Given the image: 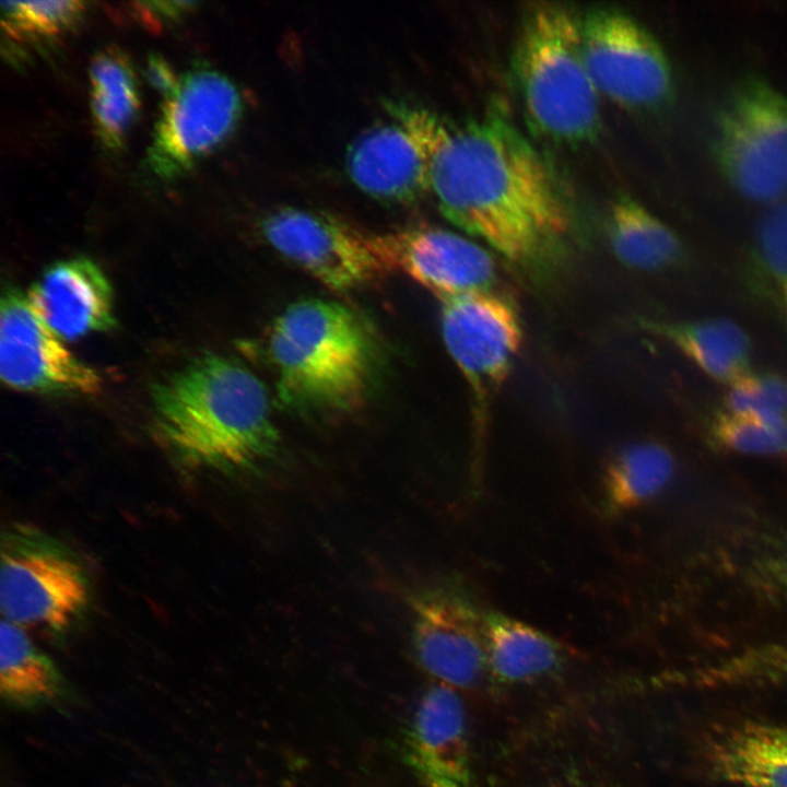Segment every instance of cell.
Listing matches in <instances>:
<instances>
[{"instance_id":"obj_30","label":"cell","mask_w":787,"mask_h":787,"mask_svg":"<svg viewBox=\"0 0 787 787\" xmlns=\"http://www.w3.org/2000/svg\"><path fill=\"white\" fill-rule=\"evenodd\" d=\"M763 682L787 681V645L764 648L759 660Z\"/></svg>"},{"instance_id":"obj_9","label":"cell","mask_w":787,"mask_h":787,"mask_svg":"<svg viewBox=\"0 0 787 787\" xmlns=\"http://www.w3.org/2000/svg\"><path fill=\"white\" fill-rule=\"evenodd\" d=\"M585 62L599 94L627 108H649L669 96L672 75L656 38L629 14L589 10L579 20Z\"/></svg>"},{"instance_id":"obj_8","label":"cell","mask_w":787,"mask_h":787,"mask_svg":"<svg viewBox=\"0 0 787 787\" xmlns=\"http://www.w3.org/2000/svg\"><path fill=\"white\" fill-rule=\"evenodd\" d=\"M411 641L420 667L451 689L474 685L488 665L484 613L454 579L411 591Z\"/></svg>"},{"instance_id":"obj_31","label":"cell","mask_w":787,"mask_h":787,"mask_svg":"<svg viewBox=\"0 0 787 787\" xmlns=\"http://www.w3.org/2000/svg\"><path fill=\"white\" fill-rule=\"evenodd\" d=\"M770 572L778 586L787 592V550L772 561Z\"/></svg>"},{"instance_id":"obj_11","label":"cell","mask_w":787,"mask_h":787,"mask_svg":"<svg viewBox=\"0 0 787 787\" xmlns=\"http://www.w3.org/2000/svg\"><path fill=\"white\" fill-rule=\"evenodd\" d=\"M261 231L278 252L331 290L357 289L389 271L372 236L325 211L279 207L265 215Z\"/></svg>"},{"instance_id":"obj_29","label":"cell","mask_w":787,"mask_h":787,"mask_svg":"<svg viewBox=\"0 0 787 787\" xmlns=\"http://www.w3.org/2000/svg\"><path fill=\"white\" fill-rule=\"evenodd\" d=\"M145 78L164 99L176 92L180 80V78L176 77L174 69L166 59L158 54L149 55L145 64Z\"/></svg>"},{"instance_id":"obj_19","label":"cell","mask_w":787,"mask_h":787,"mask_svg":"<svg viewBox=\"0 0 787 787\" xmlns=\"http://www.w3.org/2000/svg\"><path fill=\"white\" fill-rule=\"evenodd\" d=\"M93 129L108 151L122 148L140 110V95L129 57L117 47L98 50L90 61Z\"/></svg>"},{"instance_id":"obj_4","label":"cell","mask_w":787,"mask_h":787,"mask_svg":"<svg viewBox=\"0 0 787 787\" xmlns=\"http://www.w3.org/2000/svg\"><path fill=\"white\" fill-rule=\"evenodd\" d=\"M512 64L536 131L565 144L595 139L600 129L599 93L585 62L577 17L554 4L530 9L519 28Z\"/></svg>"},{"instance_id":"obj_5","label":"cell","mask_w":787,"mask_h":787,"mask_svg":"<svg viewBox=\"0 0 787 787\" xmlns=\"http://www.w3.org/2000/svg\"><path fill=\"white\" fill-rule=\"evenodd\" d=\"M91 600L87 572L69 545L28 525H13L2 533L3 620L61 638L84 620Z\"/></svg>"},{"instance_id":"obj_23","label":"cell","mask_w":787,"mask_h":787,"mask_svg":"<svg viewBox=\"0 0 787 787\" xmlns=\"http://www.w3.org/2000/svg\"><path fill=\"white\" fill-rule=\"evenodd\" d=\"M671 451L657 442L643 441L618 450L603 472V501L609 514H621L651 500L674 473Z\"/></svg>"},{"instance_id":"obj_1","label":"cell","mask_w":787,"mask_h":787,"mask_svg":"<svg viewBox=\"0 0 787 787\" xmlns=\"http://www.w3.org/2000/svg\"><path fill=\"white\" fill-rule=\"evenodd\" d=\"M388 113L426 154L443 215L537 281L557 269L568 205L551 165L502 114L453 127L430 109L390 99Z\"/></svg>"},{"instance_id":"obj_26","label":"cell","mask_w":787,"mask_h":787,"mask_svg":"<svg viewBox=\"0 0 787 787\" xmlns=\"http://www.w3.org/2000/svg\"><path fill=\"white\" fill-rule=\"evenodd\" d=\"M85 11V3L66 1L1 2V25L10 38L37 40L59 36L73 27Z\"/></svg>"},{"instance_id":"obj_16","label":"cell","mask_w":787,"mask_h":787,"mask_svg":"<svg viewBox=\"0 0 787 787\" xmlns=\"http://www.w3.org/2000/svg\"><path fill=\"white\" fill-rule=\"evenodd\" d=\"M346 171L362 191L385 202L409 204L431 191L426 154L398 122L363 131L348 149Z\"/></svg>"},{"instance_id":"obj_18","label":"cell","mask_w":787,"mask_h":787,"mask_svg":"<svg viewBox=\"0 0 787 787\" xmlns=\"http://www.w3.org/2000/svg\"><path fill=\"white\" fill-rule=\"evenodd\" d=\"M0 691L11 706L35 709L57 705L70 695L63 674L24 629L1 619Z\"/></svg>"},{"instance_id":"obj_3","label":"cell","mask_w":787,"mask_h":787,"mask_svg":"<svg viewBox=\"0 0 787 787\" xmlns=\"http://www.w3.org/2000/svg\"><path fill=\"white\" fill-rule=\"evenodd\" d=\"M267 353L279 400L304 415L359 409L373 388L378 364L367 324L349 307L317 298L298 301L274 319Z\"/></svg>"},{"instance_id":"obj_15","label":"cell","mask_w":787,"mask_h":787,"mask_svg":"<svg viewBox=\"0 0 787 787\" xmlns=\"http://www.w3.org/2000/svg\"><path fill=\"white\" fill-rule=\"evenodd\" d=\"M26 299L60 339L77 340L115 325L113 291L91 259L74 257L50 265L32 284Z\"/></svg>"},{"instance_id":"obj_28","label":"cell","mask_w":787,"mask_h":787,"mask_svg":"<svg viewBox=\"0 0 787 787\" xmlns=\"http://www.w3.org/2000/svg\"><path fill=\"white\" fill-rule=\"evenodd\" d=\"M138 11L148 24L171 23L192 10L191 1H144L138 2Z\"/></svg>"},{"instance_id":"obj_14","label":"cell","mask_w":787,"mask_h":787,"mask_svg":"<svg viewBox=\"0 0 787 787\" xmlns=\"http://www.w3.org/2000/svg\"><path fill=\"white\" fill-rule=\"evenodd\" d=\"M406 764L424 787H477L460 697L435 684L422 695L403 735Z\"/></svg>"},{"instance_id":"obj_21","label":"cell","mask_w":787,"mask_h":787,"mask_svg":"<svg viewBox=\"0 0 787 787\" xmlns=\"http://www.w3.org/2000/svg\"><path fill=\"white\" fill-rule=\"evenodd\" d=\"M484 627L488 665L502 681L537 678L552 672L562 661L559 643L525 622L489 610Z\"/></svg>"},{"instance_id":"obj_12","label":"cell","mask_w":787,"mask_h":787,"mask_svg":"<svg viewBox=\"0 0 787 787\" xmlns=\"http://www.w3.org/2000/svg\"><path fill=\"white\" fill-rule=\"evenodd\" d=\"M0 375L11 389L44 395H96L97 372L78 360L15 289L2 295Z\"/></svg>"},{"instance_id":"obj_7","label":"cell","mask_w":787,"mask_h":787,"mask_svg":"<svg viewBox=\"0 0 787 787\" xmlns=\"http://www.w3.org/2000/svg\"><path fill=\"white\" fill-rule=\"evenodd\" d=\"M243 99L233 81L207 67H196L164 99L146 153L157 178L175 179L219 148L235 130Z\"/></svg>"},{"instance_id":"obj_20","label":"cell","mask_w":787,"mask_h":787,"mask_svg":"<svg viewBox=\"0 0 787 787\" xmlns=\"http://www.w3.org/2000/svg\"><path fill=\"white\" fill-rule=\"evenodd\" d=\"M646 329L671 342L705 374L731 384L750 373L751 344L737 324L712 318L688 322L643 320Z\"/></svg>"},{"instance_id":"obj_25","label":"cell","mask_w":787,"mask_h":787,"mask_svg":"<svg viewBox=\"0 0 787 787\" xmlns=\"http://www.w3.org/2000/svg\"><path fill=\"white\" fill-rule=\"evenodd\" d=\"M710 435L719 446L736 453L787 458V416L717 412Z\"/></svg>"},{"instance_id":"obj_22","label":"cell","mask_w":787,"mask_h":787,"mask_svg":"<svg viewBox=\"0 0 787 787\" xmlns=\"http://www.w3.org/2000/svg\"><path fill=\"white\" fill-rule=\"evenodd\" d=\"M607 230L613 254L630 268L662 270L683 257L674 232L630 197L621 196L612 203Z\"/></svg>"},{"instance_id":"obj_24","label":"cell","mask_w":787,"mask_h":787,"mask_svg":"<svg viewBox=\"0 0 787 787\" xmlns=\"http://www.w3.org/2000/svg\"><path fill=\"white\" fill-rule=\"evenodd\" d=\"M754 282L787 324V202L772 204L755 232Z\"/></svg>"},{"instance_id":"obj_13","label":"cell","mask_w":787,"mask_h":787,"mask_svg":"<svg viewBox=\"0 0 787 787\" xmlns=\"http://www.w3.org/2000/svg\"><path fill=\"white\" fill-rule=\"evenodd\" d=\"M389 271L400 270L442 302L472 292L493 291L497 267L471 239L434 226H415L372 236Z\"/></svg>"},{"instance_id":"obj_17","label":"cell","mask_w":787,"mask_h":787,"mask_svg":"<svg viewBox=\"0 0 787 787\" xmlns=\"http://www.w3.org/2000/svg\"><path fill=\"white\" fill-rule=\"evenodd\" d=\"M713 774L743 787H787V724L744 723L710 744Z\"/></svg>"},{"instance_id":"obj_27","label":"cell","mask_w":787,"mask_h":787,"mask_svg":"<svg viewBox=\"0 0 787 787\" xmlns=\"http://www.w3.org/2000/svg\"><path fill=\"white\" fill-rule=\"evenodd\" d=\"M725 406L736 414L787 416V378L777 373H749L730 384Z\"/></svg>"},{"instance_id":"obj_10","label":"cell","mask_w":787,"mask_h":787,"mask_svg":"<svg viewBox=\"0 0 787 787\" xmlns=\"http://www.w3.org/2000/svg\"><path fill=\"white\" fill-rule=\"evenodd\" d=\"M441 329L448 353L471 388L481 425L521 346L519 316L497 292H472L443 301Z\"/></svg>"},{"instance_id":"obj_6","label":"cell","mask_w":787,"mask_h":787,"mask_svg":"<svg viewBox=\"0 0 787 787\" xmlns=\"http://www.w3.org/2000/svg\"><path fill=\"white\" fill-rule=\"evenodd\" d=\"M715 156L726 180L742 197L775 204L787 197V96L748 78L721 105Z\"/></svg>"},{"instance_id":"obj_2","label":"cell","mask_w":787,"mask_h":787,"mask_svg":"<svg viewBox=\"0 0 787 787\" xmlns=\"http://www.w3.org/2000/svg\"><path fill=\"white\" fill-rule=\"evenodd\" d=\"M151 400L155 435L187 468L254 470L278 449L263 384L226 356L192 360L154 385Z\"/></svg>"}]
</instances>
